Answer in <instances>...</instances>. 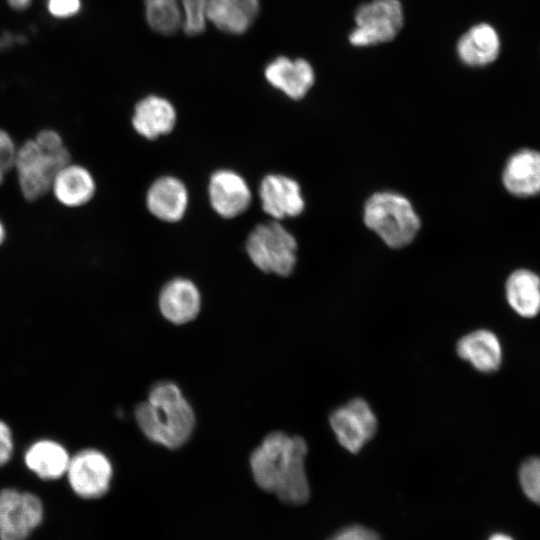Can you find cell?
Instances as JSON below:
<instances>
[{
	"mask_svg": "<svg viewBox=\"0 0 540 540\" xmlns=\"http://www.w3.org/2000/svg\"><path fill=\"white\" fill-rule=\"evenodd\" d=\"M246 252L262 272L289 276L297 262L296 238L279 222L257 225L248 235Z\"/></svg>",
	"mask_w": 540,
	"mask_h": 540,
	"instance_id": "obj_5",
	"label": "cell"
},
{
	"mask_svg": "<svg viewBox=\"0 0 540 540\" xmlns=\"http://www.w3.org/2000/svg\"><path fill=\"white\" fill-rule=\"evenodd\" d=\"M363 221L394 249L409 245L421 227V220L408 198L391 191L376 192L366 200Z\"/></svg>",
	"mask_w": 540,
	"mask_h": 540,
	"instance_id": "obj_4",
	"label": "cell"
},
{
	"mask_svg": "<svg viewBox=\"0 0 540 540\" xmlns=\"http://www.w3.org/2000/svg\"><path fill=\"white\" fill-rule=\"evenodd\" d=\"M207 3L208 0H183V30L187 35H198L205 30Z\"/></svg>",
	"mask_w": 540,
	"mask_h": 540,
	"instance_id": "obj_25",
	"label": "cell"
},
{
	"mask_svg": "<svg viewBox=\"0 0 540 540\" xmlns=\"http://www.w3.org/2000/svg\"><path fill=\"white\" fill-rule=\"evenodd\" d=\"M306 441L282 431L269 433L250 455L256 484L287 504L301 505L310 497L305 470Z\"/></svg>",
	"mask_w": 540,
	"mask_h": 540,
	"instance_id": "obj_1",
	"label": "cell"
},
{
	"mask_svg": "<svg viewBox=\"0 0 540 540\" xmlns=\"http://www.w3.org/2000/svg\"><path fill=\"white\" fill-rule=\"evenodd\" d=\"M70 458L63 445L50 439L34 442L24 455L27 468L43 480H56L65 475Z\"/></svg>",
	"mask_w": 540,
	"mask_h": 540,
	"instance_id": "obj_21",
	"label": "cell"
},
{
	"mask_svg": "<svg viewBox=\"0 0 540 540\" xmlns=\"http://www.w3.org/2000/svg\"><path fill=\"white\" fill-rule=\"evenodd\" d=\"M158 305L162 316L175 325L194 320L201 309V294L195 283L177 277L168 281L161 289Z\"/></svg>",
	"mask_w": 540,
	"mask_h": 540,
	"instance_id": "obj_12",
	"label": "cell"
},
{
	"mask_svg": "<svg viewBox=\"0 0 540 540\" xmlns=\"http://www.w3.org/2000/svg\"><path fill=\"white\" fill-rule=\"evenodd\" d=\"M458 356L483 373L496 371L502 361V348L497 336L486 329L464 335L456 345Z\"/></svg>",
	"mask_w": 540,
	"mask_h": 540,
	"instance_id": "obj_17",
	"label": "cell"
},
{
	"mask_svg": "<svg viewBox=\"0 0 540 540\" xmlns=\"http://www.w3.org/2000/svg\"><path fill=\"white\" fill-rule=\"evenodd\" d=\"M80 0H49V12L59 18H66L75 15L80 10Z\"/></svg>",
	"mask_w": 540,
	"mask_h": 540,
	"instance_id": "obj_28",
	"label": "cell"
},
{
	"mask_svg": "<svg viewBox=\"0 0 540 540\" xmlns=\"http://www.w3.org/2000/svg\"><path fill=\"white\" fill-rule=\"evenodd\" d=\"M7 2L13 9L23 10L30 5L31 0H7Z\"/></svg>",
	"mask_w": 540,
	"mask_h": 540,
	"instance_id": "obj_30",
	"label": "cell"
},
{
	"mask_svg": "<svg viewBox=\"0 0 540 540\" xmlns=\"http://www.w3.org/2000/svg\"><path fill=\"white\" fill-rule=\"evenodd\" d=\"M330 540H379V537L366 527L350 525L339 530Z\"/></svg>",
	"mask_w": 540,
	"mask_h": 540,
	"instance_id": "obj_27",
	"label": "cell"
},
{
	"mask_svg": "<svg viewBox=\"0 0 540 540\" xmlns=\"http://www.w3.org/2000/svg\"><path fill=\"white\" fill-rule=\"evenodd\" d=\"M5 172L0 169V185L3 182Z\"/></svg>",
	"mask_w": 540,
	"mask_h": 540,
	"instance_id": "obj_33",
	"label": "cell"
},
{
	"mask_svg": "<svg viewBox=\"0 0 540 540\" xmlns=\"http://www.w3.org/2000/svg\"><path fill=\"white\" fill-rule=\"evenodd\" d=\"M176 119V110L167 99L149 95L135 105L132 126L142 137L155 140L169 134L175 127Z\"/></svg>",
	"mask_w": 540,
	"mask_h": 540,
	"instance_id": "obj_16",
	"label": "cell"
},
{
	"mask_svg": "<svg viewBox=\"0 0 540 540\" xmlns=\"http://www.w3.org/2000/svg\"><path fill=\"white\" fill-rule=\"evenodd\" d=\"M519 482L527 498L540 505L539 457H530L522 463L519 469Z\"/></svg>",
	"mask_w": 540,
	"mask_h": 540,
	"instance_id": "obj_24",
	"label": "cell"
},
{
	"mask_svg": "<svg viewBox=\"0 0 540 540\" xmlns=\"http://www.w3.org/2000/svg\"><path fill=\"white\" fill-rule=\"evenodd\" d=\"M259 0H208L206 19L219 30L242 34L256 19Z\"/></svg>",
	"mask_w": 540,
	"mask_h": 540,
	"instance_id": "obj_20",
	"label": "cell"
},
{
	"mask_svg": "<svg viewBox=\"0 0 540 540\" xmlns=\"http://www.w3.org/2000/svg\"><path fill=\"white\" fill-rule=\"evenodd\" d=\"M208 195L212 209L226 219L244 213L252 201L251 190L245 179L229 169L217 170L211 175Z\"/></svg>",
	"mask_w": 540,
	"mask_h": 540,
	"instance_id": "obj_10",
	"label": "cell"
},
{
	"mask_svg": "<svg viewBox=\"0 0 540 540\" xmlns=\"http://www.w3.org/2000/svg\"><path fill=\"white\" fill-rule=\"evenodd\" d=\"M502 182L513 196L526 198L540 193V152L521 149L506 161Z\"/></svg>",
	"mask_w": 540,
	"mask_h": 540,
	"instance_id": "obj_15",
	"label": "cell"
},
{
	"mask_svg": "<svg viewBox=\"0 0 540 540\" xmlns=\"http://www.w3.org/2000/svg\"><path fill=\"white\" fill-rule=\"evenodd\" d=\"M38 496L14 488L0 490V540H26L43 519Z\"/></svg>",
	"mask_w": 540,
	"mask_h": 540,
	"instance_id": "obj_7",
	"label": "cell"
},
{
	"mask_svg": "<svg viewBox=\"0 0 540 540\" xmlns=\"http://www.w3.org/2000/svg\"><path fill=\"white\" fill-rule=\"evenodd\" d=\"M17 147L11 136L0 129V169L5 173L14 167Z\"/></svg>",
	"mask_w": 540,
	"mask_h": 540,
	"instance_id": "obj_26",
	"label": "cell"
},
{
	"mask_svg": "<svg viewBox=\"0 0 540 540\" xmlns=\"http://www.w3.org/2000/svg\"><path fill=\"white\" fill-rule=\"evenodd\" d=\"M65 475L76 495L85 499H96L108 491L113 477V466L103 452L87 448L70 458Z\"/></svg>",
	"mask_w": 540,
	"mask_h": 540,
	"instance_id": "obj_8",
	"label": "cell"
},
{
	"mask_svg": "<svg viewBox=\"0 0 540 540\" xmlns=\"http://www.w3.org/2000/svg\"><path fill=\"white\" fill-rule=\"evenodd\" d=\"M506 298L512 309L530 318L540 312V277L528 269L512 272L505 284Z\"/></svg>",
	"mask_w": 540,
	"mask_h": 540,
	"instance_id": "obj_22",
	"label": "cell"
},
{
	"mask_svg": "<svg viewBox=\"0 0 540 540\" xmlns=\"http://www.w3.org/2000/svg\"><path fill=\"white\" fill-rule=\"evenodd\" d=\"M51 191L62 205L75 208L94 197L96 183L88 169L69 163L56 174Z\"/></svg>",
	"mask_w": 540,
	"mask_h": 540,
	"instance_id": "obj_19",
	"label": "cell"
},
{
	"mask_svg": "<svg viewBox=\"0 0 540 540\" xmlns=\"http://www.w3.org/2000/svg\"><path fill=\"white\" fill-rule=\"evenodd\" d=\"M188 191L185 184L173 176L156 179L147 190L146 206L157 219L174 223L181 220L188 206Z\"/></svg>",
	"mask_w": 540,
	"mask_h": 540,
	"instance_id": "obj_13",
	"label": "cell"
},
{
	"mask_svg": "<svg viewBox=\"0 0 540 540\" xmlns=\"http://www.w3.org/2000/svg\"><path fill=\"white\" fill-rule=\"evenodd\" d=\"M355 28L348 40L355 47H371L392 41L404 23L399 0H372L360 5L354 15Z\"/></svg>",
	"mask_w": 540,
	"mask_h": 540,
	"instance_id": "obj_6",
	"label": "cell"
},
{
	"mask_svg": "<svg viewBox=\"0 0 540 540\" xmlns=\"http://www.w3.org/2000/svg\"><path fill=\"white\" fill-rule=\"evenodd\" d=\"M488 540H513L510 536L503 533H496L490 536Z\"/></svg>",
	"mask_w": 540,
	"mask_h": 540,
	"instance_id": "obj_31",
	"label": "cell"
},
{
	"mask_svg": "<svg viewBox=\"0 0 540 540\" xmlns=\"http://www.w3.org/2000/svg\"><path fill=\"white\" fill-rule=\"evenodd\" d=\"M135 419L142 433L168 449L183 446L195 427V414L178 385L160 381L149 391L147 401L135 408Z\"/></svg>",
	"mask_w": 540,
	"mask_h": 540,
	"instance_id": "obj_2",
	"label": "cell"
},
{
	"mask_svg": "<svg viewBox=\"0 0 540 540\" xmlns=\"http://www.w3.org/2000/svg\"><path fill=\"white\" fill-rule=\"evenodd\" d=\"M14 449L12 431L7 423L0 420V467L12 457Z\"/></svg>",
	"mask_w": 540,
	"mask_h": 540,
	"instance_id": "obj_29",
	"label": "cell"
},
{
	"mask_svg": "<svg viewBox=\"0 0 540 540\" xmlns=\"http://www.w3.org/2000/svg\"><path fill=\"white\" fill-rule=\"evenodd\" d=\"M265 77L274 88L293 100L304 98L315 82V73L308 61L284 56L267 65Z\"/></svg>",
	"mask_w": 540,
	"mask_h": 540,
	"instance_id": "obj_14",
	"label": "cell"
},
{
	"mask_svg": "<svg viewBox=\"0 0 540 540\" xmlns=\"http://www.w3.org/2000/svg\"><path fill=\"white\" fill-rule=\"evenodd\" d=\"M338 443L350 453L359 452L377 431V418L369 404L355 398L336 408L329 417Z\"/></svg>",
	"mask_w": 540,
	"mask_h": 540,
	"instance_id": "obj_9",
	"label": "cell"
},
{
	"mask_svg": "<svg viewBox=\"0 0 540 540\" xmlns=\"http://www.w3.org/2000/svg\"><path fill=\"white\" fill-rule=\"evenodd\" d=\"M500 50L496 30L487 23L472 26L458 40L456 51L465 65L482 67L495 61Z\"/></svg>",
	"mask_w": 540,
	"mask_h": 540,
	"instance_id": "obj_18",
	"label": "cell"
},
{
	"mask_svg": "<svg viewBox=\"0 0 540 540\" xmlns=\"http://www.w3.org/2000/svg\"><path fill=\"white\" fill-rule=\"evenodd\" d=\"M262 210L276 220L300 215L305 208L299 183L286 175L268 174L259 186Z\"/></svg>",
	"mask_w": 540,
	"mask_h": 540,
	"instance_id": "obj_11",
	"label": "cell"
},
{
	"mask_svg": "<svg viewBox=\"0 0 540 540\" xmlns=\"http://www.w3.org/2000/svg\"><path fill=\"white\" fill-rule=\"evenodd\" d=\"M69 163L70 153L55 130L43 129L25 141L14 163L23 197L35 201L51 191L56 174Z\"/></svg>",
	"mask_w": 540,
	"mask_h": 540,
	"instance_id": "obj_3",
	"label": "cell"
},
{
	"mask_svg": "<svg viewBox=\"0 0 540 540\" xmlns=\"http://www.w3.org/2000/svg\"><path fill=\"white\" fill-rule=\"evenodd\" d=\"M149 26L164 35L176 33L183 28V0H144Z\"/></svg>",
	"mask_w": 540,
	"mask_h": 540,
	"instance_id": "obj_23",
	"label": "cell"
},
{
	"mask_svg": "<svg viewBox=\"0 0 540 540\" xmlns=\"http://www.w3.org/2000/svg\"><path fill=\"white\" fill-rule=\"evenodd\" d=\"M5 238H6V231H5L3 223L0 220V246L5 241Z\"/></svg>",
	"mask_w": 540,
	"mask_h": 540,
	"instance_id": "obj_32",
	"label": "cell"
}]
</instances>
